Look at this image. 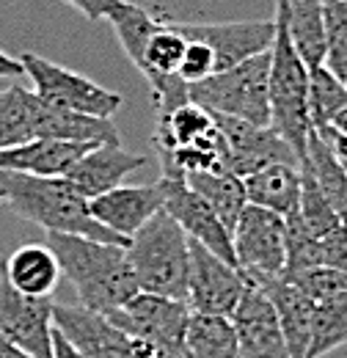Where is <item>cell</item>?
<instances>
[{
    "mask_svg": "<svg viewBox=\"0 0 347 358\" xmlns=\"http://www.w3.org/2000/svg\"><path fill=\"white\" fill-rule=\"evenodd\" d=\"M127 259L143 292L187 301L190 237L166 210L152 215L132 234Z\"/></svg>",
    "mask_w": 347,
    "mask_h": 358,
    "instance_id": "3957f363",
    "label": "cell"
},
{
    "mask_svg": "<svg viewBox=\"0 0 347 358\" xmlns=\"http://www.w3.org/2000/svg\"><path fill=\"white\" fill-rule=\"evenodd\" d=\"M20 61L25 66V75L34 83V91L50 105L91 113V116H105V119H111L125 105V96L119 91L102 89L99 83L66 66H58L36 52H22Z\"/></svg>",
    "mask_w": 347,
    "mask_h": 358,
    "instance_id": "8992f818",
    "label": "cell"
},
{
    "mask_svg": "<svg viewBox=\"0 0 347 358\" xmlns=\"http://www.w3.org/2000/svg\"><path fill=\"white\" fill-rule=\"evenodd\" d=\"M146 163L149 160L143 155L122 149V143H94L64 177L91 201L99 193H108V190L119 187L125 182V177L143 169Z\"/></svg>",
    "mask_w": 347,
    "mask_h": 358,
    "instance_id": "e0dca14e",
    "label": "cell"
},
{
    "mask_svg": "<svg viewBox=\"0 0 347 358\" xmlns=\"http://www.w3.org/2000/svg\"><path fill=\"white\" fill-rule=\"evenodd\" d=\"M213 130H215V116L196 102H185V105L174 108L171 113L157 116L152 141L157 146V155H163V152L190 146Z\"/></svg>",
    "mask_w": 347,
    "mask_h": 358,
    "instance_id": "4316f807",
    "label": "cell"
},
{
    "mask_svg": "<svg viewBox=\"0 0 347 358\" xmlns=\"http://www.w3.org/2000/svg\"><path fill=\"white\" fill-rule=\"evenodd\" d=\"M36 91L8 86L0 91V149L36 138Z\"/></svg>",
    "mask_w": 347,
    "mask_h": 358,
    "instance_id": "83f0119b",
    "label": "cell"
},
{
    "mask_svg": "<svg viewBox=\"0 0 347 358\" xmlns=\"http://www.w3.org/2000/svg\"><path fill=\"white\" fill-rule=\"evenodd\" d=\"M166 187V213L176 224L185 229V234L204 248H210L220 259L237 265L234 259V243L232 231L223 226V221L215 215V210L185 182V177H160Z\"/></svg>",
    "mask_w": 347,
    "mask_h": 358,
    "instance_id": "5bb4252c",
    "label": "cell"
},
{
    "mask_svg": "<svg viewBox=\"0 0 347 358\" xmlns=\"http://www.w3.org/2000/svg\"><path fill=\"white\" fill-rule=\"evenodd\" d=\"M248 287L246 270L220 259L201 243L190 240V278H187V303L199 314L232 317Z\"/></svg>",
    "mask_w": 347,
    "mask_h": 358,
    "instance_id": "9c48e42d",
    "label": "cell"
},
{
    "mask_svg": "<svg viewBox=\"0 0 347 358\" xmlns=\"http://www.w3.org/2000/svg\"><path fill=\"white\" fill-rule=\"evenodd\" d=\"M347 105V86L325 64L309 69V119L317 133H325L331 119Z\"/></svg>",
    "mask_w": 347,
    "mask_h": 358,
    "instance_id": "4dcf8cb0",
    "label": "cell"
},
{
    "mask_svg": "<svg viewBox=\"0 0 347 358\" xmlns=\"http://www.w3.org/2000/svg\"><path fill=\"white\" fill-rule=\"evenodd\" d=\"M52 358H83L66 339L58 328H52Z\"/></svg>",
    "mask_w": 347,
    "mask_h": 358,
    "instance_id": "b9f144b4",
    "label": "cell"
},
{
    "mask_svg": "<svg viewBox=\"0 0 347 358\" xmlns=\"http://www.w3.org/2000/svg\"><path fill=\"white\" fill-rule=\"evenodd\" d=\"M347 345V292L317 301L311 345L306 358H323Z\"/></svg>",
    "mask_w": 347,
    "mask_h": 358,
    "instance_id": "f546056e",
    "label": "cell"
},
{
    "mask_svg": "<svg viewBox=\"0 0 347 358\" xmlns=\"http://www.w3.org/2000/svg\"><path fill=\"white\" fill-rule=\"evenodd\" d=\"M345 86H347V80H345Z\"/></svg>",
    "mask_w": 347,
    "mask_h": 358,
    "instance_id": "c3c4849f",
    "label": "cell"
},
{
    "mask_svg": "<svg viewBox=\"0 0 347 358\" xmlns=\"http://www.w3.org/2000/svg\"><path fill=\"white\" fill-rule=\"evenodd\" d=\"M105 20L113 25V34H116L119 45L125 50V55L141 69L143 50L149 45V39L160 31L163 20H157L152 11H146V8L135 6V3H127V0H122Z\"/></svg>",
    "mask_w": 347,
    "mask_h": 358,
    "instance_id": "f1b7e54d",
    "label": "cell"
},
{
    "mask_svg": "<svg viewBox=\"0 0 347 358\" xmlns=\"http://www.w3.org/2000/svg\"><path fill=\"white\" fill-rule=\"evenodd\" d=\"M52 325L83 358H135V339L108 314L83 303H55Z\"/></svg>",
    "mask_w": 347,
    "mask_h": 358,
    "instance_id": "7c38bea8",
    "label": "cell"
},
{
    "mask_svg": "<svg viewBox=\"0 0 347 358\" xmlns=\"http://www.w3.org/2000/svg\"><path fill=\"white\" fill-rule=\"evenodd\" d=\"M339 80H347V0H325V61Z\"/></svg>",
    "mask_w": 347,
    "mask_h": 358,
    "instance_id": "d6a6232c",
    "label": "cell"
},
{
    "mask_svg": "<svg viewBox=\"0 0 347 358\" xmlns=\"http://www.w3.org/2000/svg\"><path fill=\"white\" fill-rule=\"evenodd\" d=\"M185 348L190 358H243L232 317L223 314H190Z\"/></svg>",
    "mask_w": 347,
    "mask_h": 358,
    "instance_id": "484cf974",
    "label": "cell"
},
{
    "mask_svg": "<svg viewBox=\"0 0 347 358\" xmlns=\"http://www.w3.org/2000/svg\"><path fill=\"white\" fill-rule=\"evenodd\" d=\"M94 143L34 138L20 146L0 149V171H20L34 177H64Z\"/></svg>",
    "mask_w": 347,
    "mask_h": 358,
    "instance_id": "d6986e66",
    "label": "cell"
},
{
    "mask_svg": "<svg viewBox=\"0 0 347 358\" xmlns=\"http://www.w3.org/2000/svg\"><path fill=\"white\" fill-rule=\"evenodd\" d=\"M185 47H187L185 34H179L169 20H163L160 31L149 39V45L143 50V64H141L143 78H149V75H179Z\"/></svg>",
    "mask_w": 347,
    "mask_h": 358,
    "instance_id": "1f68e13d",
    "label": "cell"
},
{
    "mask_svg": "<svg viewBox=\"0 0 347 358\" xmlns=\"http://www.w3.org/2000/svg\"><path fill=\"white\" fill-rule=\"evenodd\" d=\"M3 201H6V193H3V187H0V204H3Z\"/></svg>",
    "mask_w": 347,
    "mask_h": 358,
    "instance_id": "bcb514c9",
    "label": "cell"
},
{
    "mask_svg": "<svg viewBox=\"0 0 347 358\" xmlns=\"http://www.w3.org/2000/svg\"><path fill=\"white\" fill-rule=\"evenodd\" d=\"M171 22V20H169ZM185 39H201L215 52L218 72L243 64L251 55L267 52L276 39V20H240V22H171Z\"/></svg>",
    "mask_w": 347,
    "mask_h": 358,
    "instance_id": "4fadbf2b",
    "label": "cell"
},
{
    "mask_svg": "<svg viewBox=\"0 0 347 358\" xmlns=\"http://www.w3.org/2000/svg\"><path fill=\"white\" fill-rule=\"evenodd\" d=\"M39 96V94H36ZM36 138L78 141V143H119V130L105 116L50 105L39 96L36 102Z\"/></svg>",
    "mask_w": 347,
    "mask_h": 358,
    "instance_id": "ffe728a7",
    "label": "cell"
},
{
    "mask_svg": "<svg viewBox=\"0 0 347 358\" xmlns=\"http://www.w3.org/2000/svg\"><path fill=\"white\" fill-rule=\"evenodd\" d=\"M135 358H190L185 345H152L135 342Z\"/></svg>",
    "mask_w": 347,
    "mask_h": 358,
    "instance_id": "f35d334b",
    "label": "cell"
},
{
    "mask_svg": "<svg viewBox=\"0 0 347 358\" xmlns=\"http://www.w3.org/2000/svg\"><path fill=\"white\" fill-rule=\"evenodd\" d=\"M0 358H34V356L25 353L22 348H17L14 342H8V339L0 334Z\"/></svg>",
    "mask_w": 347,
    "mask_h": 358,
    "instance_id": "ee69618b",
    "label": "cell"
},
{
    "mask_svg": "<svg viewBox=\"0 0 347 358\" xmlns=\"http://www.w3.org/2000/svg\"><path fill=\"white\" fill-rule=\"evenodd\" d=\"M47 245L58 257L61 273L75 287L80 303L94 312H116L141 289L127 259V245L64 231H47Z\"/></svg>",
    "mask_w": 347,
    "mask_h": 358,
    "instance_id": "6da1fadb",
    "label": "cell"
},
{
    "mask_svg": "<svg viewBox=\"0 0 347 358\" xmlns=\"http://www.w3.org/2000/svg\"><path fill=\"white\" fill-rule=\"evenodd\" d=\"M215 116V124L223 141H226V157H223V169L237 174V177H248L254 171H260L264 166L273 163H298L295 149L276 133L273 127H260L234 116Z\"/></svg>",
    "mask_w": 347,
    "mask_h": 358,
    "instance_id": "8fae6325",
    "label": "cell"
},
{
    "mask_svg": "<svg viewBox=\"0 0 347 358\" xmlns=\"http://www.w3.org/2000/svg\"><path fill=\"white\" fill-rule=\"evenodd\" d=\"M190 86V102L218 116L270 127V50Z\"/></svg>",
    "mask_w": 347,
    "mask_h": 358,
    "instance_id": "5b68a950",
    "label": "cell"
},
{
    "mask_svg": "<svg viewBox=\"0 0 347 358\" xmlns=\"http://www.w3.org/2000/svg\"><path fill=\"white\" fill-rule=\"evenodd\" d=\"M246 196L248 204H260L264 210H273L278 215H292L301 207V187H304V171L298 163H273L260 171L248 174Z\"/></svg>",
    "mask_w": 347,
    "mask_h": 358,
    "instance_id": "44dd1931",
    "label": "cell"
},
{
    "mask_svg": "<svg viewBox=\"0 0 347 358\" xmlns=\"http://www.w3.org/2000/svg\"><path fill=\"white\" fill-rule=\"evenodd\" d=\"M6 262V275L8 281L25 292V295H36V298H50L52 289L61 281V265L58 257L52 254V248L47 243H31V245H20L11 257L3 259Z\"/></svg>",
    "mask_w": 347,
    "mask_h": 358,
    "instance_id": "603a6c76",
    "label": "cell"
},
{
    "mask_svg": "<svg viewBox=\"0 0 347 358\" xmlns=\"http://www.w3.org/2000/svg\"><path fill=\"white\" fill-rule=\"evenodd\" d=\"M290 278L292 284H298L309 298L314 301H323L328 295H339V292H347V270H337V268H309L301 270V273H292V275H284Z\"/></svg>",
    "mask_w": 347,
    "mask_h": 358,
    "instance_id": "d590c367",
    "label": "cell"
},
{
    "mask_svg": "<svg viewBox=\"0 0 347 358\" xmlns=\"http://www.w3.org/2000/svg\"><path fill=\"white\" fill-rule=\"evenodd\" d=\"M234 259L246 275H284L287 268V221L284 215L246 204L234 231Z\"/></svg>",
    "mask_w": 347,
    "mask_h": 358,
    "instance_id": "52a82bcc",
    "label": "cell"
},
{
    "mask_svg": "<svg viewBox=\"0 0 347 358\" xmlns=\"http://www.w3.org/2000/svg\"><path fill=\"white\" fill-rule=\"evenodd\" d=\"M232 325L237 331L243 358H290L276 306L267 292L251 278L240 303L232 312Z\"/></svg>",
    "mask_w": 347,
    "mask_h": 358,
    "instance_id": "9a60e30c",
    "label": "cell"
},
{
    "mask_svg": "<svg viewBox=\"0 0 347 358\" xmlns=\"http://www.w3.org/2000/svg\"><path fill=\"white\" fill-rule=\"evenodd\" d=\"M304 171V187H301V207H298V215H301V221L306 224V229L314 234V237H323V234H328L331 229H337L339 224H345L339 215H337V210L328 204V199L323 196V190L317 187V182L314 177Z\"/></svg>",
    "mask_w": 347,
    "mask_h": 358,
    "instance_id": "e575fe53",
    "label": "cell"
},
{
    "mask_svg": "<svg viewBox=\"0 0 347 358\" xmlns=\"http://www.w3.org/2000/svg\"><path fill=\"white\" fill-rule=\"evenodd\" d=\"M52 301L20 292L0 259V334L34 358H52Z\"/></svg>",
    "mask_w": 347,
    "mask_h": 358,
    "instance_id": "ba28073f",
    "label": "cell"
},
{
    "mask_svg": "<svg viewBox=\"0 0 347 358\" xmlns=\"http://www.w3.org/2000/svg\"><path fill=\"white\" fill-rule=\"evenodd\" d=\"M331 133H347V105L337 113V116H334V119H331V124L325 127V133H320V135H323V138H328Z\"/></svg>",
    "mask_w": 347,
    "mask_h": 358,
    "instance_id": "f6af8a7d",
    "label": "cell"
},
{
    "mask_svg": "<svg viewBox=\"0 0 347 358\" xmlns=\"http://www.w3.org/2000/svg\"><path fill=\"white\" fill-rule=\"evenodd\" d=\"M325 141L331 143L334 155H337L342 163H347V133H331L328 138H325Z\"/></svg>",
    "mask_w": 347,
    "mask_h": 358,
    "instance_id": "7bdbcfd3",
    "label": "cell"
},
{
    "mask_svg": "<svg viewBox=\"0 0 347 358\" xmlns=\"http://www.w3.org/2000/svg\"><path fill=\"white\" fill-rule=\"evenodd\" d=\"M190 314L193 309L187 301L138 289L122 309L111 312L108 317L122 331H127L135 342L185 345V331H187Z\"/></svg>",
    "mask_w": 347,
    "mask_h": 358,
    "instance_id": "30bf717a",
    "label": "cell"
},
{
    "mask_svg": "<svg viewBox=\"0 0 347 358\" xmlns=\"http://www.w3.org/2000/svg\"><path fill=\"white\" fill-rule=\"evenodd\" d=\"M22 72H25L22 61H20V58H11L8 52L0 50V78H3V80H14V78H20Z\"/></svg>",
    "mask_w": 347,
    "mask_h": 358,
    "instance_id": "60d3db41",
    "label": "cell"
},
{
    "mask_svg": "<svg viewBox=\"0 0 347 358\" xmlns=\"http://www.w3.org/2000/svg\"><path fill=\"white\" fill-rule=\"evenodd\" d=\"M64 3H69L72 8H78L86 20L97 22V20H105L122 0H64Z\"/></svg>",
    "mask_w": 347,
    "mask_h": 358,
    "instance_id": "ab89813d",
    "label": "cell"
},
{
    "mask_svg": "<svg viewBox=\"0 0 347 358\" xmlns=\"http://www.w3.org/2000/svg\"><path fill=\"white\" fill-rule=\"evenodd\" d=\"M276 14L306 66H320L325 61V0H276Z\"/></svg>",
    "mask_w": 347,
    "mask_h": 358,
    "instance_id": "7402d4cb",
    "label": "cell"
},
{
    "mask_svg": "<svg viewBox=\"0 0 347 358\" xmlns=\"http://www.w3.org/2000/svg\"><path fill=\"white\" fill-rule=\"evenodd\" d=\"M287 268L284 275L301 273L309 268H320L323 265V248H320V237H314L306 224L301 221L298 213L287 215Z\"/></svg>",
    "mask_w": 347,
    "mask_h": 358,
    "instance_id": "836d02e7",
    "label": "cell"
},
{
    "mask_svg": "<svg viewBox=\"0 0 347 358\" xmlns=\"http://www.w3.org/2000/svg\"><path fill=\"white\" fill-rule=\"evenodd\" d=\"M306 169L317 187L323 190V196L328 199V204L337 210V215L347 224V169L345 163L334 155L331 143L311 130L309 133V143H306V163L301 166Z\"/></svg>",
    "mask_w": 347,
    "mask_h": 358,
    "instance_id": "cb8c5ba5",
    "label": "cell"
},
{
    "mask_svg": "<svg viewBox=\"0 0 347 358\" xmlns=\"http://www.w3.org/2000/svg\"><path fill=\"white\" fill-rule=\"evenodd\" d=\"M320 248H323V265L325 268L347 270V224H339L328 234H323Z\"/></svg>",
    "mask_w": 347,
    "mask_h": 358,
    "instance_id": "74e56055",
    "label": "cell"
},
{
    "mask_svg": "<svg viewBox=\"0 0 347 358\" xmlns=\"http://www.w3.org/2000/svg\"><path fill=\"white\" fill-rule=\"evenodd\" d=\"M270 127L281 135L306 163L309 119V66L292 45L284 20L276 14V39L270 47Z\"/></svg>",
    "mask_w": 347,
    "mask_h": 358,
    "instance_id": "277c9868",
    "label": "cell"
},
{
    "mask_svg": "<svg viewBox=\"0 0 347 358\" xmlns=\"http://www.w3.org/2000/svg\"><path fill=\"white\" fill-rule=\"evenodd\" d=\"M215 52L213 47L201 39H187V47H185V58L179 64V78L185 83H201L207 80L210 75H215Z\"/></svg>",
    "mask_w": 347,
    "mask_h": 358,
    "instance_id": "8d00e7d4",
    "label": "cell"
},
{
    "mask_svg": "<svg viewBox=\"0 0 347 358\" xmlns=\"http://www.w3.org/2000/svg\"><path fill=\"white\" fill-rule=\"evenodd\" d=\"M345 169H347V163H345Z\"/></svg>",
    "mask_w": 347,
    "mask_h": 358,
    "instance_id": "7dc6e473",
    "label": "cell"
},
{
    "mask_svg": "<svg viewBox=\"0 0 347 358\" xmlns=\"http://www.w3.org/2000/svg\"><path fill=\"white\" fill-rule=\"evenodd\" d=\"M248 278L257 281L267 292V298L273 301L278 322H281V331H284V339H287L290 358H306L309 345H311L317 301L309 298L298 284H292L284 275H248Z\"/></svg>",
    "mask_w": 347,
    "mask_h": 358,
    "instance_id": "ac0fdd59",
    "label": "cell"
},
{
    "mask_svg": "<svg viewBox=\"0 0 347 358\" xmlns=\"http://www.w3.org/2000/svg\"><path fill=\"white\" fill-rule=\"evenodd\" d=\"M185 182L215 210L223 226L229 231H234L240 213L248 204L243 177H237L232 171H193V174H185Z\"/></svg>",
    "mask_w": 347,
    "mask_h": 358,
    "instance_id": "d4e9b609",
    "label": "cell"
},
{
    "mask_svg": "<svg viewBox=\"0 0 347 358\" xmlns=\"http://www.w3.org/2000/svg\"><path fill=\"white\" fill-rule=\"evenodd\" d=\"M0 187L6 193V204L31 224L44 231L83 234L91 240L130 245L127 237L111 231L91 215L88 199L66 177H34L20 171H0Z\"/></svg>",
    "mask_w": 347,
    "mask_h": 358,
    "instance_id": "7a4b0ae2",
    "label": "cell"
},
{
    "mask_svg": "<svg viewBox=\"0 0 347 358\" xmlns=\"http://www.w3.org/2000/svg\"><path fill=\"white\" fill-rule=\"evenodd\" d=\"M88 204L99 224L130 240L152 215L166 207V187L160 179L152 185H119L108 193H99Z\"/></svg>",
    "mask_w": 347,
    "mask_h": 358,
    "instance_id": "2e32d148",
    "label": "cell"
}]
</instances>
